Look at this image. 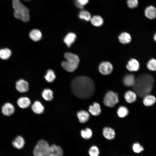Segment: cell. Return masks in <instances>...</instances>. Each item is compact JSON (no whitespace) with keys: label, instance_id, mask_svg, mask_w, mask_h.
Returning a JSON list of instances; mask_svg holds the SVG:
<instances>
[{"label":"cell","instance_id":"6da1fadb","mask_svg":"<svg viewBox=\"0 0 156 156\" xmlns=\"http://www.w3.org/2000/svg\"><path fill=\"white\" fill-rule=\"evenodd\" d=\"M71 91L78 98L86 99L91 97L95 89L94 83L90 78L79 76L74 78L71 84Z\"/></svg>","mask_w":156,"mask_h":156},{"label":"cell","instance_id":"7a4b0ae2","mask_svg":"<svg viewBox=\"0 0 156 156\" xmlns=\"http://www.w3.org/2000/svg\"><path fill=\"white\" fill-rule=\"evenodd\" d=\"M154 82V78L151 75L146 73L142 74L135 79L133 86L134 92L140 97H144L150 93Z\"/></svg>","mask_w":156,"mask_h":156},{"label":"cell","instance_id":"3957f363","mask_svg":"<svg viewBox=\"0 0 156 156\" xmlns=\"http://www.w3.org/2000/svg\"><path fill=\"white\" fill-rule=\"evenodd\" d=\"M12 5L14 10V15L16 18L25 22L29 21V10L20 2V0H12Z\"/></svg>","mask_w":156,"mask_h":156},{"label":"cell","instance_id":"277c9868","mask_svg":"<svg viewBox=\"0 0 156 156\" xmlns=\"http://www.w3.org/2000/svg\"><path fill=\"white\" fill-rule=\"evenodd\" d=\"M66 61L62 62L61 65L66 71L72 72L75 70L78 67L79 60L77 55L70 53H66L64 55Z\"/></svg>","mask_w":156,"mask_h":156},{"label":"cell","instance_id":"5b68a950","mask_svg":"<svg viewBox=\"0 0 156 156\" xmlns=\"http://www.w3.org/2000/svg\"><path fill=\"white\" fill-rule=\"evenodd\" d=\"M50 146L48 142L44 140L39 141L34 150V156H49Z\"/></svg>","mask_w":156,"mask_h":156},{"label":"cell","instance_id":"8992f818","mask_svg":"<svg viewBox=\"0 0 156 156\" xmlns=\"http://www.w3.org/2000/svg\"><path fill=\"white\" fill-rule=\"evenodd\" d=\"M118 96L117 94L110 91L105 94L103 101L104 104L106 106L112 107L118 102Z\"/></svg>","mask_w":156,"mask_h":156},{"label":"cell","instance_id":"52a82bcc","mask_svg":"<svg viewBox=\"0 0 156 156\" xmlns=\"http://www.w3.org/2000/svg\"><path fill=\"white\" fill-rule=\"evenodd\" d=\"M113 67L109 62L104 61L102 62L99 66V72L102 74L107 75L110 74L112 72Z\"/></svg>","mask_w":156,"mask_h":156},{"label":"cell","instance_id":"ba28073f","mask_svg":"<svg viewBox=\"0 0 156 156\" xmlns=\"http://www.w3.org/2000/svg\"><path fill=\"white\" fill-rule=\"evenodd\" d=\"M16 88L18 92L21 93L25 92L29 90V84L26 81L21 79L16 82Z\"/></svg>","mask_w":156,"mask_h":156},{"label":"cell","instance_id":"9c48e42d","mask_svg":"<svg viewBox=\"0 0 156 156\" xmlns=\"http://www.w3.org/2000/svg\"><path fill=\"white\" fill-rule=\"evenodd\" d=\"M15 111L14 105L11 103H7L2 106L1 112L5 116H10L13 114Z\"/></svg>","mask_w":156,"mask_h":156},{"label":"cell","instance_id":"30bf717a","mask_svg":"<svg viewBox=\"0 0 156 156\" xmlns=\"http://www.w3.org/2000/svg\"><path fill=\"white\" fill-rule=\"evenodd\" d=\"M63 151L59 146L53 144L50 146L49 156H63Z\"/></svg>","mask_w":156,"mask_h":156},{"label":"cell","instance_id":"8fae6325","mask_svg":"<svg viewBox=\"0 0 156 156\" xmlns=\"http://www.w3.org/2000/svg\"><path fill=\"white\" fill-rule=\"evenodd\" d=\"M126 68L130 71H136L139 69L138 62L136 59H131L129 60L126 65Z\"/></svg>","mask_w":156,"mask_h":156},{"label":"cell","instance_id":"7c38bea8","mask_svg":"<svg viewBox=\"0 0 156 156\" xmlns=\"http://www.w3.org/2000/svg\"><path fill=\"white\" fill-rule=\"evenodd\" d=\"M17 104L21 108L25 109L28 107L30 104V99L27 97H22L19 98L17 100Z\"/></svg>","mask_w":156,"mask_h":156},{"label":"cell","instance_id":"4fadbf2b","mask_svg":"<svg viewBox=\"0 0 156 156\" xmlns=\"http://www.w3.org/2000/svg\"><path fill=\"white\" fill-rule=\"evenodd\" d=\"M76 37L75 33L72 32L69 33L64 37V42L68 47H70L75 41Z\"/></svg>","mask_w":156,"mask_h":156},{"label":"cell","instance_id":"5bb4252c","mask_svg":"<svg viewBox=\"0 0 156 156\" xmlns=\"http://www.w3.org/2000/svg\"><path fill=\"white\" fill-rule=\"evenodd\" d=\"M145 14L150 19H154L156 17V8L151 5L147 7L145 10Z\"/></svg>","mask_w":156,"mask_h":156},{"label":"cell","instance_id":"9a60e30c","mask_svg":"<svg viewBox=\"0 0 156 156\" xmlns=\"http://www.w3.org/2000/svg\"><path fill=\"white\" fill-rule=\"evenodd\" d=\"M77 116L81 123H84L88 120L90 116L89 113L86 111L81 110L78 112Z\"/></svg>","mask_w":156,"mask_h":156},{"label":"cell","instance_id":"2e32d148","mask_svg":"<svg viewBox=\"0 0 156 156\" xmlns=\"http://www.w3.org/2000/svg\"><path fill=\"white\" fill-rule=\"evenodd\" d=\"M88 110L90 113L94 116H98L101 113V109L100 105L96 103H94L93 105H90Z\"/></svg>","mask_w":156,"mask_h":156},{"label":"cell","instance_id":"e0dca14e","mask_svg":"<svg viewBox=\"0 0 156 156\" xmlns=\"http://www.w3.org/2000/svg\"><path fill=\"white\" fill-rule=\"evenodd\" d=\"M33 112L36 114H40L43 112L44 110V106L40 102L36 101L34 102L31 106Z\"/></svg>","mask_w":156,"mask_h":156},{"label":"cell","instance_id":"ac0fdd59","mask_svg":"<svg viewBox=\"0 0 156 156\" xmlns=\"http://www.w3.org/2000/svg\"><path fill=\"white\" fill-rule=\"evenodd\" d=\"M29 36L33 40L37 41L41 39L42 34L39 30L34 29L31 30L30 32Z\"/></svg>","mask_w":156,"mask_h":156},{"label":"cell","instance_id":"d6986e66","mask_svg":"<svg viewBox=\"0 0 156 156\" xmlns=\"http://www.w3.org/2000/svg\"><path fill=\"white\" fill-rule=\"evenodd\" d=\"M103 134L106 139L111 140L115 136V133L114 130L109 127H105L103 130Z\"/></svg>","mask_w":156,"mask_h":156},{"label":"cell","instance_id":"ffe728a7","mask_svg":"<svg viewBox=\"0 0 156 156\" xmlns=\"http://www.w3.org/2000/svg\"><path fill=\"white\" fill-rule=\"evenodd\" d=\"M25 140L21 136H17L12 142L13 146L15 148L18 149H21L24 146Z\"/></svg>","mask_w":156,"mask_h":156},{"label":"cell","instance_id":"44dd1931","mask_svg":"<svg viewBox=\"0 0 156 156\" xmlns=\"http://www.w3.org/2000/svg\"><path fill=\"white\" fill-rule=\"evenodd\" d=\"M144 97L143 103L146 106H152L156 102V98L153 95L148 94Z\"/></svg>","mask_w":156,"mask_h":156},{"label":"cell","instance_id":"7402d4cb","mask_svg":"<svg viewBox=\"0 0 156 156\" xmlns=\"http://www.w3.org/2000/svg\"><path fill=\"white\" fill-rule=\"evenodd\" d=\"M135 81L134 76L132 74L126 75L123 79V83L127 86H131L134 85Z\"/></svg>","mask_w":156,"mask_h":156},{"label":"cell","instance_id":"603a6c76","mask_svg":"<svg viewBox=\"0 0 156 156\" xmlns=\"http://www.w3.org/2000/svg\"><path fill=\"white\" fill-rule=\"evenodd\" d=\"M118 39L121 43L127 44L131 42V38L129 34L126 32H123L120 34L118 37Z\"/></svg>","mask_w":156,"mask_h":156},{"label":"cell","instance_id":"cb8c5ba5","mask_svg":"<svg viewBox=\"0 0 156 156\" xmlns=\"http://www.w3.org/2000/svg\"><path fill=\"white\" fill-rule=\"evenodd\" d=\"M124 97L127 102L131 103L136 100L137 94L134 92L129 91L126 92Z\"/></svg>","mask_w":156,"mask_h":156},{"label":"cell","instance_id":"d4e9b609","mask_svg":"<svg viewBox=\"0 0 156 156\" xmlns=\"http://www.w3.org/2000/svg\"><path fill=\"white\" fill-rule=\"evenodd\" d=\"M92 24L96 27H100L103 23V20L102 18L99 15H94L91 17L90 20Z\"/></svg>","mask_w":156,"mask_h":156},{"label":"cell","instance_id":"484cf974","mask_svg":"<svg viewBox=\"0 0 156 156\" xmlns=\"http://www.w3.org/2000/svg\"><path fill=\"white\" fill-rule=\"evenodd\" d=\"M42 96L45 100L51 101L53 98V92L49 89H45L42 92Z\"/></svg>","mask_w":156,"mask_h":156},{"label":"cell","instance_id":"4316f807","mask_svg":"<svg viewBox=\"0 0 156 156\" xmlns=\"http://www.w3.org/2000/svg\"><path fill=\"white\" fill-rule=\"evenodd\" d=\"M78 16L80 19L86 21H90L92 17L90 13L85 10H81L79 13Z\"/></svg>","mask_w":156,"mask_h":156},{"label":"cell","instance_id":"83f0119b","mask_svg":"<svg viewBox=\"0 0 156 156\" xmlns=\"http://www.w3.org/2000/svg\"><path fill=\"white\" fill-rule=\"evenodd\" d=\"M11 55V51L8 48L1 49L0 50V57L3 60L8 59Z\"/></svg>","mask_w":156,"mask_h":156},{"label":"cell","instance_id":"f1b7e54d","mask_svg":"<svg viewBox=\"0 0 156 156\" xmlns=\"http://www.w3.org/2000/svg\"><path fill=\"white\" fill-rule=\"evenodd\" d=\"M56 78L55 74L52 70H49L47 72L45 78L47 81L49 82L53 81Z\"/></svg>","mask_w":156,"mask_h":156},{"label":"cell","instance_id":"f546056e","mask_svg":"<svg viewBox=\"0 0 156 156\" xmlns=\"http://www.w3.org/2000/svg\"><path fill=\"white\" fill-rule=\"evenodd\" d=\"M129 113L128 109L125 107L121 106L118 109L117 113L120 117L123 118L127 116Z\"/></svg>","mask_w":156,"mask_h":156},{"label":"cell","instance_id":"4dcf8cb0","mask_svg":"<svg viewBox=\"0 0 156 156\" xmlns=\"http://www.w3.org/2000/svg\"><path fill=\"white\" fill-rule=\"evenodd\" d=\"M82 137L86 139L90 138L92 136V132L91 130L88 128H86L84 130H82L81 132Z\"/></svg>","mask_w":156,"mask_h":156},{"label":"cell","instance_id":"1f68e13d","mask_svg":"<svg viewBox=\"0 0 156 156\" xmlns=\"http://www.w3.org/2000/svg\"><path fill=\"white\" fill-rule=\"evenodd\" d=\"M147 67L150 70L156 71V60L154 59L150 60L147 63Z\"/></svg>","mask_w":156,"mask_h":156},{"label":"cell","instance_id":"d6a6232c","mask_svg":"<svg viewBox=\"0 0 156 156\" xmlns=\"http://www.w3.org/2000/svg\"><path fill=\"white\" fill-rule=\"evenodd\" d=\"M89 0H74V2L76 6L79 9H83L84 6L87 4Z\"/></svg>","mask_w":156,"mask_h":156},{"label":"cell","instance_id":"836d02e7","mask_svg":"<svg viewBox=\"0 0 156 156\" xmlns=\"http://www.w3.org/2000/svg\"><path fill=\"white\" fill-rule=\"evenodd\" d=\"M89 153L90 156H99V150L96 146H93L90 148Z\"/></svg>","mask_w":156,"mask_h":156},{"label":"cell","instance_id":"e575fe53","mask_svg":"<svg viewBox=\"0 0 156 156\" xmlns=\"http://www.w3.org/2000/svg\"><path fill=\"white\" fill-rule=\"evenodd\" d=\"M132 148L133 151L136 153H140L144 150L143 146L138 143L134 144L133 145Z\"/></svg>","mask_w":156,"mask_h":156},{"label":"cell","instance_id":"d590c367","mask_svg":"<svg viewBox=\"0 0 156 156\" xmlns=\"http://www.w3.org/2000/svg\"><path fill=\"white\" fill-rule=\"evenodd\" d=\"M127 3L128 6L131 8L137 7L138 4V0H127Z\"/></svg>","mask_w":156,"mask_h":156},{"label":"cell","instance_id":"8d00e7d4","mask_svg":"<svg viewBox=\"0 0 156 156\" xmlns=\"http://www.w3.org/2000/svg\"><path fill=\"white\" fill-rule=\"evenodd\" d=\"M154 39L155 41L156 42V33L154 36Z\"/></svg>","mask_w":156,"mask_h":156},{"label":"cell","instance_id":"74e56055","mask_svg":"<svg viewBox=\"0 0 156 156\" xmlns=\"http://www.w3.org/2000/svg\"><path fill=\"white\" fill-rule=\"evenodd\" d=\"M25 1H30L31 0H23Z\"/></svg>","mask_w":156,"mask_h":156}]
</instances>
